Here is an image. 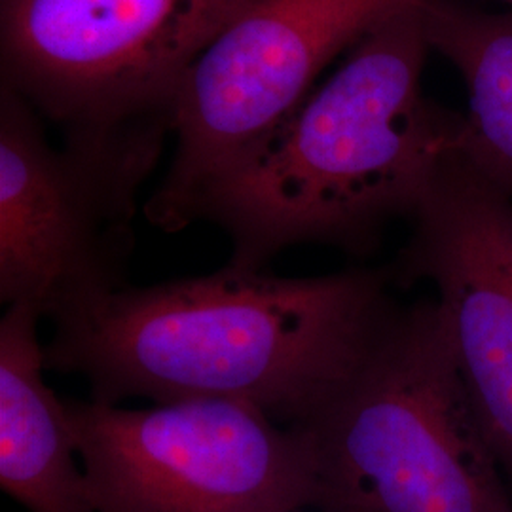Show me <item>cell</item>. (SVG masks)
I'll return each instance as SVG.
<instances>
[{"instance_id":"7a4b0ae2","label":"cell","mask_w":512,"mask_h":512,"mask_svg":"<svg viewBox=\"0 0 512 512\" xmlns=\"http://www.w3.org/2000/svg\"><path fill=\"white\" fill-rule=\"evenodd\" d=\"M420 2L374 25L255 160L203 198L194 222L230 236L228 264L266 270L306 243L366 255L389 222L412 219L465 131V114L423 93Z\"/></svg>"},{"instance_id":"52a82bcc","label":"cell","mask_w":512,"mask_h":512,"mask_svg":"<svg viewBox=\"0 0 512 512\" xmlns=\"http://www.w3.org/2000/svg\"><path fill=\"white\" fill-rule=\"evenodd\" d=\"M245 2L2 0L8 86L67 135L169 126L184 74Z\"/></svg>"},{"instance_id":"5b68a950","label":"cell","mask_w":512,"mask_h":512,"mask_svg":"<svg viewBox=\"0 0 512 512\" xmlns=\"http://www.w3.org/2000/svg\"><path fill=\"white\" fill-rule=\"evenodd\" d=\"M95 512H302L317 484L296 425L220 399L67 401Z\"/></svg>"},{"instance_id":"ba28073f","label":"cell","mask_w":512,"mask_h":512,"mask_svg":"<svg viewBox=\"0 0 512 512\" xmlns=\"http://www.w3.org/2000/svg\"><path fill=\"white\" fill-rule=\"evenodd\" d=\"M410 222L385 270L401 285H435L459 374L512 492V192L461 147Z\"/></svg>"},{"instance_id":"3957f363","label":"cell","mask_w":512,"mask_h":512,"mask_svg":"<svg viewBox=\"0 0 512 512\" xmlns=\"http://www.w3.org/2000/svg\"><path fill=\"white\" fill-rule=\"evenodd\" d=\"M319 512H512L437 302L399 308L338 395L296 425Z\"/></svg>"},{"instance_id":"6da1fadb","label":"cell","mask_w":512,"mask_h":512,"mask_svg":"<svg viewBox=\"0 0 512 512\" xmlns=\"http://www.w3.org/2000/svg\"><path fill=\"white\" fill-rule=\"evenodd\" d=\"M387 270L215 274L122 287L55 317L46 366L93 401L220 399L283 425L310 421L376 348L401 306Z\"/></svg>"},{"instance_id":"8fae6325","label":"cell","mask_w":512,"mask_h":512,"mask_svg":"<svg viewBox=\"0 0 512 512\" xmlns=\"http://www.w3.org/2000/svg\"><path fill=\"white\" fill-rule=\"evenodd\" d=\"M505 2H511V4H512V0H505Z\"/></svg>"},{"instance_id":"30bf717a","label":"cell","mask_w":512,"mask_h":512,"mask_svg":"<svg viewBox=\"0 0 512 512\" xmlns=\"http://www.w3.org/2000/svg\"><path fill=\"white\" fill-rule=\"evenodd\" d=\"M431 50L454 65L469 92L463 152L512 192V10L461 0H421Z\"/></svg>"},{"instance_id":"7c38bea8","label":"cell","mask_w":512,"mask_h":512,"mask_svg":"<svg viewBox=\"0 0 512 512\" xmlns=\"http://www.w3.org/2000/svg\"><path fill=\"white\" fill-rule=\"evenodd\" d=\"M302 512H304V511H302Z\"/></svg>"},{"instance_id":"8992f818","label":"cell","mask_w":512,"mask_h":512,"mask_svg":"<svg viewBox=\"0 0 512 512\" xmlns=\"http://www.w3.org/2000/svg\"><path fill=\"white\" fill-rule=\"evenodd\" d=\"M160 148L71 139L55 150L10 86L0 107V300L42 317L116 291L133 249L137 192Z\"/></svg>"},{"instance_id":"277c9868","label":"cell","mask_w":512,"mask_h":512,"mask_svg":"<svg viewBox=\"0 0 512 512\" xmlns=\"http://www.w3.org/2000/svg\"><path fill=\"white\" fill-rule=\"evenodd\" d=\"M418 0H247L213 38L169 105L175 154L145 205L165 232L194 222L203 198L266 148L330 61Z\"/></svg>"},{"instance_id":"9c48e42d","label":"cell","mask_w":512,"mask_h":512,"mask_svg":"<svg viewBox=\"0 0 512 512\" xmlns=\"http://www.w3.org/2000/svg\"><path fill=\"white\" fill-rule=\"evenodd\" d=\"M40 319L12 304L0 321V488L29 512H95L67 401L44 380Z\"/></svg>"}]
</instances>
